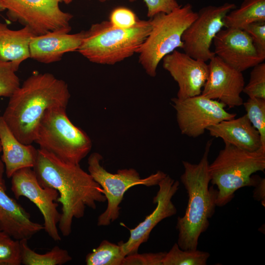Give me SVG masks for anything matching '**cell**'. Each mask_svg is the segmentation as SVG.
I'll return each instance as SVG.
<instances>
[{
    "label": "cell",
    "mask_w": 265,
    "mask_h": 265,
    "mask_svg": "<svg viewBox=\"0 0 265 265\" xmlns=\"http://www.w3.org/2000/svg\"><path fill=\"white\" fill-rule=\"evenodd\" d=\"M40 185L56 189L57 202L62 205L58 228L64 237L72 232L74 218H80L86 207L96 208V203L105 202L104 190L79 164L65 162L41 149L33 167Z\"/></svg>",
    "instance_id": "6da1fadb"
},
{
    "label": "cell",
    "mask_w": 265,
    "mask_h": 265,
    "mask_svg": "<svg viewBox=\"0 0 265 265\" xmlns=\"http://www.w3.org/2000/svg\"><path fill=\"white\" fill-rule=\"evenodd\" d=\"M70 96L64 80L50 73H33L9 97L1 117L20 141L32 144L45 111L66 107Z\"/></svg>",
    "instance_id": "7a4b0ae2"
},
{
    "label": "cell",
    "mask_w": 265,
    "mask_h": 265,
    "mask_svg": "<svg viewBox=\"0 0 265 265\" xmlns=\"http://www.w3.org/2000/svg\"><path fill=\"white\" fill-rule=\"evenodd\" d=\"M212 140L207 141L198 163L182 161L184 171L180 180L186 190L188 202L185 214L178 217L176 228L179 232L177 244L183 250L197 249L199 237L208 229L209 219L216 206L217 190L209 186L208 158Z\"/></svg>",
    "instance_id": "3957f363"
},
{
    "label": "cell",
    "mask_w": 265,
    "mask_h": 265,
    "mask_svg": "<svg viewBox=\"0 0 265 265\" xmlns=\"http://www.w3.org/2000/svg\"><path fill=\"white\" fill-rule=\"evenodd\" d=\"M151 29L150 20H139L128 29L115 27L107 21L95 23L84 31L77 52L92 63L114 65L137 53Z\"/></svg>",
    "instance_id": "277c9868"
},
{
    "label": "cell",
    "mask_w": 265,
    "mask_h": 265,
    "mask_svg": "<svg viewBox=\"0 0 265 265\" xmlns=\"http://www.w3.org/2000/svg\"><path fill=\"white\" fill-rule=\"evenodd\" d=\"M265 170V147L249 151L225 144L209 166L210 183L217 188L216 206L222 207L230 202L238 189L254 186L259 177H252V174Z\"/></svg>",
    "instance_id": "5b68a950"
},
{
    "label": "cell",
    "mask_w": 265,
    "mask_h": 265,
    "mask_svg": "<svg viewBox=\"0 0 265 265\" xmlns=\"http://www.w3.org/2000/svg\"><path fill=\"white\" fill-rule=\"evenodd\" d=\"M197 16V12L188 3L169 13H160L150 19L151 30L137 52L138 62L148 75L155 77L163 58L177 48L182 49V35Z\"/></svg>",
    "instance_id": "8992f818"
},
{
    "label": "cell",
    "mask_w": 265,
    "mask_h": 265,
    "mask_svg": "<svg viewBox=\"0 0 265 265\" xmlns=\"http://www.w3.org/2000/svg\"><path fill=\"white\" fill-rule=\"evenodd\" d=\"M66 109L55 107L45 111L34 142L40 149L65 162L78 164L88 154L92 143L86 133L71 122Z\"/></svg>",
    "instance_id": "52a82bcc"
},
{
    "label": "cell",
    "mask_w": 265,
    "mask_h": 265,
    "mask_svg": "<svg viewBox=\"0 0 265 265\" xmlns=\"http://www.w3.org/2000/svg\"><path fill=\"white\" fill-rule=\"evenodd\" d=\"M102 156L92 153L88 159V170L93 179L104 190L107 201L106 210L98 218L97 225L107 226L119 216L120 207L124 194L130 188L137 185L151 186L158 185L167 175L161 171L145 178L133 168L122 169L116 173L107 171L102 165Z\"/></svg>",
    "instance_id": "ba28073f"
},
{
    "label": "cell",
    "mask_w": 265,
    "mask_h": 265,
    "mask_svg": "<svg viewBox=\"0 0 265 265\" xmlns=\"http://www.w3.org/2000/svg\"><path fill=\"white\" fill-rule=\"evenodd\" d=\"M61 0H0L9 20L29 27L35 35L71 27L73 15L62 11Z\"/></svg>",
    "instance_id": "9c48e42d"
},
{
    "label": "cell",
    "mask_w": 265,
    "mask_h": 265,
    "mask_svg": "<svg viewBox=\"0 0 265 265\" xmlns=\"http://www.w3.org/2000/svg\"><path fill=\"white\" fill-rule=\"evenodd\" d=\"M236 8L234 3L225 2L218 6L208 5L197 12L196 19L184 31L182 40L184 53L205 62L215 55L211 51L213 39L223 27L224 18Z\"/></svg>",
    "instance_id": "30bf717a"
},
{
    "label": "cell",
    "mask_w": 265,
    "mask_h": 265,
    "mask_svg": "<svg viewBox=\"0 0 265 265\" xmlns=\"http://www.w3.org/2000/svg\"><path fill=\"white\" fill-rule=\"evenodd\" d=\"M171 101L181 133L190 137H198L209 127L237 116L227 111L221 102L202 94L182 100L173 98Z\"/></svg>",
    "instance_id": "8fae6325"
},
{
    "label": "cell",
    "mask_w": 265,
    "mask_h": 265,
    "mask_svg": "<svg viewBox=\"0 0 265 265\" xmlns=\"http://www.w3.org/2000/svg\"><path fill=\"white\" fill-rule=\"evenodd\" d=\"M32 168H22L13 174L11 177V190L16 199L25 197L36 205L43 217L45 232L53 240L60 241L57 225L61 213L56 203L59 193L53 188L42 186Z\"/></svg>",
    "instance_id": "7c38bea8"
},
{
    "label": "cell",
    "mask_w": 265,
    "mask_h": 265,
    "mask_svg": "<svg viewBox=\"0 0 265 265\" xmlns=\"http://www.w3.org/2000/svg\"><path fill=\"white\" fill-rule=\"evenodd\" d=\"M213 42L215 55L241 72L265 59V53L256 47L250 36L242 29L222 28Z\"/></svg>",
    "instance_id": "4fadbf2b"
},
{
    "label": "cell",
    "mask_w": 265,
    "mask_h": 265,
    "mask_svg": "<svg viewBox=\"0 0 265 265\" xmlns=\"http://www.w3.org/2000/svg\"><path fill=\"white\" fill-rule=\"evenodd\" d=\"M159 189L153 198L157 206L153 212L133 229H129L130 236L128 240L121 241L125 256L137 253L140 246L147 241L155 227L163 219L176 214L177 210L172 198L178 190L180 183L166 175L158 184Z\"/></svg>",
    "instance_id": "5bb4252c"
},
{
    "label": "cell",
    "mask_w": 265,
    "mask_h": 265,
    "mask_svg": "<svg viewBox=\"0 0 265 265\" xmlns=\"http://www.w3.org/2000/svg\"><path fill=\"white\" fill-rule=\"evenodd\" d=\"M208 67L209 74L201 94L217 100L229 108L242 105L243 101L240 95L245 85L242 72L216 55L209 60Z\"/></svg>",
    "instance_id": "9a60e30c"
},
{
    "label": "cell",
    "mask_w": 265,
    "mask_h": 265,
    "mask_svg": "<svg viewBox=\"0 0 265 265\" xmlns=\"http://www.w3.org/2000/svg\"><path fill=\"white\" fill-rule=\"evenodd\" d=\"M162 61L163 68L178 84L177 98L182 100L201 94L209 74L206 62L177 50Z\"/></svg>",
    "instance_id": "2e32d148"
},
{
    "label": "cell",
    "mask_w": 265,
    "mask_h": 265,
    "mask_svg": "<svg viewBox=\"0 0 265 265\" xmlns=\"http://www.w3.org/2000/svg\"><path fill=\"white\" fill-rule=\"evenodd\" d=\"M71 27L35 35L29 44L30 58L40 63L49 64L61 60L68 52L77 51L84 35V30L70 34Z\"/></svg>",
    "instance_id": "e0dca14e"
},
{
    "label": "cell",
    "mask_w": 265,
    "mask_h": 265,
    "mask_svg": "<svg viewBox=\"0 0 265 265\" xmlns=\"http://www.w3.org/2000/svg\"><path fill=\"white\" fill-rule=\"evenodd\" d=\"M5 184L0 183V230L13 238L28 240L44 229V225L33 222L20 204L6 192Z\"/></svg>",
    "instance_id": "ac0fdd59"
},
{
    "label": "cell",
    "mask_w": 265,
    "mask_h": 265,
    "mask_svg": "<svg viewBox=\"0 0 265 265\" xmlns=\"http://www.w3.org/2000/svg\"><path fill=\"white\" fill-rule=\"evenodd\" d=\"M207 130L212 136L222 139L225 144L244 150L255 151L263 146L259 132L246 114L237 118L222 121Z\"/></svg>",
    "instance_id": "d6986e66"
},
{
    "label": "cell",
    "mask_w": 265,
    "mask_h": 265,
    "mask_svg": "<svg viewBox=\"0 0 265 265\" xmlns=\"http://www.w3.org/2000/svg\"><path fill=\"white\" fill-rule=\"evenodd\" d=\"M0 142L2 153L1 160L4 165L7 178H11L15 172L22 168H33L37 159V149L32 144H25L20 141L9 130L1 116Z\"/></svg>",
    "instance_id": "ffe728a7"
},
{
    "label": "cell",
    "mask_w": 265,
    "mask_h": 265,
    "mask_svg": "<svg viewBox=\"0 0 265 265\" xmlns=\"http://www.w3.org/2000/svg\"><path fill=\"white\" fill-rule=\"evenodd\" d=\"M35 35L27 26L13 30L0 22V60L12 62L18 71L20 64L30 58L29 44Z\"/></svg>",
    "instance_id": "44dd1931"
},
{
    "label": "cell",
    "mask_w": 265,
    "mask_h": 265,
    "mask_svg": "<svg viewBox=\"0 0 265 265\" xmlns=\"http://www.w3.org/2000/svg\"><path fill=\"white\" fill-rule=\"evenodd\" d=\"M224 27L243 29L256 22H265V0H243L223 19Z\"/></svg>",
    "instance_id": "7402d4cb"
},
{
    "label": "cell",
    "mask_w": 265,
    "mask_h": 265,
    "mask_svg": "<svg viewBox=\"0 0 265 265\" xmlns=\"http://www.w3.org/2000/svg\"><path fill=\"white\" fill-rule=\"evenodd\" d=\"M21 264L24 265H62L72 260L67 250L54 246L50 251L39 254L32 250L27 240H20Z\"/></svg>",
    "instance_id": "603a6c76"
},
{
    "label": "cell",
    "mask_w": 265,
    "mask_h": 265,
    "mask_svg": "<svg viewBox=\"0 0 265 265\" xmlns=\"http://www.w3.org/2000/svg\"><path fill=\"white\" fill-rule=\"evenodd\" d=\"M125 256L121 241L115 244L104 240L86 255L85 263L87 265H122Z\"/></svg>",
    "instance_id": "cb8c5ba5"
},
{
    "label": "cell",
    "mask_w": 265,
    "mask_h": 265,
    "mask_svg": "<svg viewBox=\"0 0 265 265\" xmlns=\"http://www.w3.org/2000/svg\"><path fill=\"white\" fill-rule=\"evenodd\" d=\"M210 256L206 251L182 249L175 243L166 253L162 265H206Z\"/></svg>",
    "instance_id": "d4e9b609"
},
{
    "label": "cell",
    "mask_w": 265,
    "mask_h": 265,
    "mask_svg": "<svg viewBox=\"0 0 265 265\" xmlns=\"http://www.w3.org/2000/svg\"><path fill=\"white\" fill-rule=\"evenodd\" d=\"M243 105L248 118L259 132L262 145L265 147V99L249 97Z\"/></svg>",
    "instance_id": "484cf974"
},
{
    "label": "cell",
    "mask_w": 265,
    "mask_h": 265,
    "mask_svg": "<svg viewBox=\"0 0 265 265\" xmlns=\"http://www.w3.org/2000/svg\"><path fill=\"white\" fill-rule=\"evenodd\" d=\"M21 265L20 240L0 230V265Z\"/></svg>",
    "instance_id": "4316f807"
},
{
    "label": "cell",
    "mask_w": 265,
    "mask_h": 265,
    "mask_svg": "<svg viewBox=\"0 0 265 265\" xmlns=\"http://www.w3.org/2000/svg\"><path fill=\"white\" fill-rule=\"evenodd\" d=\"M17 71L12 62L0 60V97L9 98L20 86Z\"/></svg>",
    "instance_id": "83f0119b"
},
{
    "label": "cell",
    "mask_w": 265,
    "mask_h": 265,
    "mask_svg": "<svg viewBox=\"0 0 265 265\" xmlns=\"http://www.w3.org/2000/svg\"><path fill=\"white\" fill-rule=\"evenodd\" d=\"M248 83L242 92L249 97L265 99V63L262 62L253 67Z\"/></svg>",
    "instance_id": "f1b7e54d"
},
{
    "label": "cell",
    "mask_w": 265,
    "mask_h": 265,
    "mask_svg": "<svg viewBox=\"0 0 265 265\" xmlns=\"http://www.w3.org/2000/svg\"><path fill=\"white\" fill-rule=\"evenodd\" d=\"M139 20L132 10L126 7H119L111 12L108 21L115 27L128 29L135 26Z\"/></svg>",
    "instance_id": "f546056e"
},
{
    "label": "cell",
    "mask_w": 265,
    "mask_h": 265,
    "mask_svg": "<svg viewBox=\"0 0 265 265\" xmlns=\"http://www.w3.org/2000/svg\"><path fill=\"white\" fill-rule=\"evenodd\" d=\"M166 252L136 253L125 257L122 265H162V260Z\"/></svg>",
    "instance_id": "4dcf8cb0"
},
{
    "label": "cell",
    "mask_w": 265,
    "mask_h": 265,
    "mask_svg": "<svg viewBox=\"0 0 265 265\" xmlns=\"http://www.w3.org/2000/svg\"><path fill=\"white\" fill-rule=\"evenodd\" d=\"M150 19L160 13H169L180 6L176 0H143Z\"/></svg>",
    "instance_id": "1f68e13d"
},
{
    "label": "cell",
    "mask_w": 265,
    "mask_h": 265,
    "mask_svg": "<svg viewBox=\"0 0 265 265\" xmlns=\"http://www.w3.org/2000/svg\"><path fill=\"white\" fill-rule=\"evenodd\" d=\"M242 29L250 36L256 47L265 53V22L251 23Z\"/></svg>",
    "instance_id": "d6a6232c"
},
{
    "label": "cell",
    "mask_w": 265,
    "mask_h": 265,
    "mask_svg": "<svg viewBox=\"0 0 265 265\" xmlns=\"http://www.w3.org/2000/svg\"><path fill=\"white\" fill-rule=\"evenodd\" d=\"M253 191V197L257 201H261L265 207V178L259 177Z\"/></svg>",
    "instance_id": "836d02e7"
},
{
    "label": "cell",
    "mask_w": 265,
    "mask_h": 265,
    "mask_svg": "<svg viewBox=\"0 0 265 265\" xmlns=\"http://www.w3.org/2000/svg\"><path fill=\"white\" fill-rule=\"evenodd\" d=\"M5 172L4 165L1 159H0V183L5 184L3 179V174Z\"/></svg>",
    "instance_id": "e575fe53"
},
{
    "label": "cell",
    "mask_w": 265,
    "mask_h": 265,
    "mask_svg": "<svg viewBox=\"0 0 265 265\" xmlns=\"http://www.w3.org/2000/svg\"><path fill=\"white\" fill-rule=\"evenodd\" d=\"M61 0V2H63L64 3L66 4H69L71 2H72L73 0Z\"/></svg>",
    "instance_id": "d590c367"
},
{
    "label": "cell",
    "mask_w": 265,
    "mask_h": 265,
    "mask_svg": "<svg viewBox=\"0 0 265 265\" xmlns=\"http://www.w3.org/2000/svg\"><path fill=\"white\" fill-rule=\"evenodd\" d=\"M99 0L100 2H106V1L110 0ZM128 0L130 2H132L135 1L136 0Z\"/></svg>",
    "instance_id": "8d00e7d4"
},
{
    "label": "cell",
    "mask_w": 265,
    "mask_h": 265,
    "mask_svg": "<svg viewBox=\"0 0 265 265\" xmlns=\"http://www.w3.org/2000/svg\"><path fill=\"white\" fill-rule=\"evenodd\" d=\"M3 10H4V8L0 4V11H3Z\"/></svg>",
    "instance_id": "74e56055"
},
{
    "label": "cell",
    "mask_w": 265,
    "mask_h": 265,
    "mask_svg": "<svg viewBox=\"0 0 265 265\" xmlns=\"http://www.w3.org/2000/svg\"><path fill=\"white\" fill-rule=\"evenodd\" d=\"M0 117H1V116H0ZM1 145H0V153H1Z\"/></svg>",
    "instance_id": "f35d334b"
}]
</instances>
